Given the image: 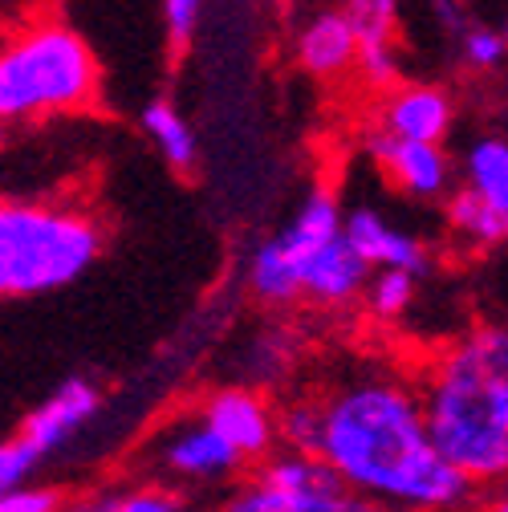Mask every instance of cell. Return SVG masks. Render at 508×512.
Returning <instances> with one entry per match:
<instances>
[{"instance_id":"cell-15","label":"cell","mask_w":508,"mask_h":512,"mask_svg":"<svg viewBox=\"0 0 508 512\" xmlns=\"http://www.w3.org/2000/svg\"><path fill=\"white\" fill-rule=\"evenodd\" d=\"M346 236L370 261V269H407L419 277H427V269H431L427 244L419 236L403 232L399 224H391L378 208H350L346 212Z\"/></svg>"},{"instance_id":"cell-10","label":"cell","mask_w":508,"mask_h":512,"mask_svg":"<svg viewBox=\"0 0 508 512\" xmlns=\"http://www.w3.org/2000/svg\"><path fill=\"white\" fill-rule=\"evenodd\" d=\"M159 456H163V468L187 484H220L228 476L240 472L244 456L236 447L200 415L196 423H183L175 427L163 443H159Z\"/></svg>"},{"instance_id":"cell-4","label":"cell","mask_w":508,"mask_h":512,"mask_svg":"<svg viewBox=\"0 0 508 512\" xmlns=\"http://www.w3.org/2000/svg\"><path fill=\"white\" fill-rule=\"evenodd\" d=\"M102 224L74 204L9 200L0 208V293L45 297L74 285L102 256Z\"/></svg>"},{"instance_id":"cell-27","label":"cell","mask_w":508,"mask_h":512,"mask_svg":"<svg viewBox=\"0 0 508 512\" xmlns=\"http://www.w3.org/2000/svg\"><path fill=\"white\" fill-rule=\"evenodd\" d=\"M488 512H508V488H504V492H500V496L488 504Z\"/></svg>"},{"instance_id":"cell-20","label":"cell","mask_w":508,"mask_h":512,"mask_svg":"<svg viewBox=\"0 0 508 512\" xmlns=\"http://www.w3.org/2000/svg\"><path fill=\"white\" fill-rule=\"evenodd\" d=\"M460 57L468 70L492 74L508 61V37L500 25H464L460 29Z\"/></svg>"},{"instance_id":"cell-1","label":"cell","mask_w":508,"mask_h":512,"mask_svg":"<svg viewBox=\"0 0 508 512\" xmlns=\"http://www.w3.org/2000/svg\"><path fill=\"white\" fill-rule=\"evenodd\" d=\"M309 407V456L387 512H456L472 500L476 484L435 447L419 387L387 370H354L309 395Z\"/></svg>"},{"instance_id":"cell-14","label":"cell","mask_w":508,"mask_h":512,"mask_svg":"<svg viewBox=\"0 0 508 512\" xmlns=\"http://www.w3.org/2000/svg\"><path fill=\"white\" fill-rule=\"evenodd\" d=\"M293 57L309 78H322V82L358 70V33H354L346 9L313 13L293 37Z\"/></svg>"},{"instance_id":"cell-16","label":"cell","mask_w":508,"mask_h":512,"mask_svg":"<svg viewBox=\"0 0 508 512\" xmlns=\"http://www.w3.org/2000/svg\"><path fill=\"white\" fill-rule=\"evenodd\" d=\"M143 135L155 143V151L175 167V171H192L200 159V139H196V126L183 118V110L167 98H151L139 114Z\"/></svg>"},{"instance_id":"cell-13","label":"cell","mask_w":508,"mask_h":512,"mask_svg":"<svg viewBox=\"0 0 508 512\" xmlns=\"http://www.w3.org/2000/svg\"><path fill=\"white\" fill-rule=\"evenodd\" d=\"M370 277H374L370 261L350 244V236L342 232L338 240H330L326 248H317L309 261H305L301 297L313 301V305H326V309H342V305L366 297Z\"/></svg>"},{"instance_id":"cell-7","label":"cell","mask_w":508,"mask_h":512,"mask_svg":"<svg viewBox=\"0 0 508 512\" xmlns=\"http://www.w3.org/2000/svg\"><path fill=\"white\" fill-rule=\"evenodd\" d=\"M366 151L403 196H411V200H448L452 196L456 163L443 151V143L399 139V135H387L374 126V135L366 139Z\"/></svg>"},{"instance_id":"cell-9","label":"cell","mask_w":508,"mask_h":512,"mask_svg":"<svg viewBox=\"0 0 508 512\" xmlns=\"http://www.w3.org/2000/svg\"><path fill=\"white\" fill-rule=\"evenodd\" d=\"M102 411V391H98V382L90 378H66L61 387L41 399L25 419H21V435L37 447L41 456H53L61 452L94 415Z\"/></svg>"},{"instance_id":"cell-2","label":"cell","mask_w":508,"mask_h":512,"mask_svg":"<svg viewBox=\"0 0 508 512\" xmlns=\"http://www.w3.org/2000/svg\"><path fill=\"white\" fill-rule=\"evenodd\" d=\"M435 447L476 488L508 484V326H480L419 382Z\"/></svg>"},{"instance_id":"cell-8","label":"cell","mask_w":508,"mask_h":512,"mask_svg":"<svg viewBox=\"0 0 508 512\" xmlns=\"http://www.w3.org/2000/svg\"><path fill=\"white\" fill-rule=\"evenodd\" d=\"M374 126L399 139L443 143L456 126V102L448 90H439L431 82H403V86H391L387 98L378 102Z\"/></svg>"},{"instance_id":"cell-25","label":"cell","mask_w":508,"mask_h":512,"mask_svg":"<svg viewBox=\"0 0 508 512\" xmlns=\"http://www.w3.org/2000/svg\"><path fill=\"white\" fill-rule=\"evenodd\" d=\"M427 5H431L435 21L443 29H464V5H460V0H427Z\"/></svg>"},{"instance_id":"cell-11","label":"cell","mask_w":508,"mask_h":512,"mask_svg":"<svg viewBox=\"0 0 508 512\" xmlns=\"http://www.w3.org/2000/svg\"><path fill=\"white\" fill-rule=\"evenodd\" d=\"M244 460H261L273 452V443L281 439V415L257 395V391H244V387H228L216 391L204 411H200Z\"/></svg>"},{"instance_id":"cell-5","label":"cell","mask_w":508,"mask_h":512,"mask_svg":"<svg viewBox=\"0 0 508 512\" xmlns=\"http://www.w3.org/2000/svg\"><path fill=\"white\" fill-rule=\"evenodd\" d=\"M342 232H346V212H342L338 196L330 187H313L301 200V208L293 212V220L277 236H269L265 244L252 248L248 269H244V281H248L252 297L265 301V305L301 301L305 261L317 248L338 240Z\"/></svg>"},{"instance_id":"cell-23","label":"cell","mask_w":508,"mask_h":512,"mask_svg":"<svg viewBox=\"0 0 508 512\" xmlns=\"http://www.w3.org/2000/svg\"><path fill=\"white\" fill-rule=\"evenodd\" d=\"M57 508H61V496L41 484H21L0 492V512H57Z\"/></svg>"},{"instance_id":"cell-28","label":"cell","mask_w":508,"mask_h":512,"mask_svg":"<svg viewBox=\"0 0 508 512\" xmlns=\"http://www.w3.org/2000/svg\"><path fill=\"white\" fill-rule=\"evenodd\" d=\"M500 29H504V37H508V13H504V21H500Z\"/></svg>"},{"instance_id":"cell-24","label":"cell","mask_w":508,"mask_h":512,"mask_svg":"<svg viewBox=\"0 0 508 512\" xmlns=\"http://www.w3.org/2000/svg\"><path fill=\"white\" fill-rule=\"evenodd\" d=\"M114 512H179V500L163 488H139V492L118 496Z\"/></svg>"},{"instance_id":"cell-18","label":"cell","mask_w":508,"mask_h":512,"mask_svg":"<svg viewBox=\"0 0 508 512\" xmlns=\"http://www.w3.org/2000/svg\"><path fill=\"white\" fill-rule=\"evenodd\" d=\"M443 212H448V228L472 248H492V244L508 240V216L496 212L488 200H480L464 183L443 200Z\"/></svg>"},{"instance_id":"cell-6","label":"cell","mask_w":508,"mask_h":512,"mask_svg":"<svg viewBox=\"0 0 508 512\" xmlns=\"http://www.w3.org/2000/svg\"><path fill=\"white\" fill-rule=\"evenodd\" d=\"M224 512H387L346 484L322 456L289 452L273 456L244 488L232 492Z\"/></svg>"},{"instance_id":"cell-12","label":"cell","mask_w":508,"mask_h":512,"mask_svg":"<svg viewBox=\"0 0 508 512\" xmlns=\"http://www.w3.org/2000/svg\"><path fill=\"white\" fill-rule=\"evenodd\" d=\"M346 17L358 33V74L374 90L399 82V0H346Z\"/></svg>"},{"instance_id":"cell-21","label":"cell","mask_w":508,"mask_h":512,"mask_svg":"<svg viewBox=\"0 0 508 512\" xmlns=\"http://www.w3.org/2000/svg\"><path fill=\"white\" fill-rule=\"evenodd\" d=\"M41 452L37 447L17 431L13 439L0 443V492H9V488H21L33 480V472L41 468Z\"/></svg>"},{"instance_id":"cell-26","label":"cell","mask_w":508,"mask_h":512,"mask_svg":"<svg viewBox=\"0 0 508 512\" xmlns=\"http://www.w3.org/2000/svg\"><path fill=\"white\" fill-rule=\"evenodd\" d=\"M118 508V496H82L74 504H61L57 512H114Z\"/></svg>"},{"instance_id":"cell-22","label":"cell","mask_w":508,"mask_h":512,"mask_svg":"<svg viewBox=\"0 0 508 512\" xmlns=\"http://www.w3.org/2000/svg\"><path fill=\"white\" fill-rule=\"evenodd\" d=\"M204 9H208V0H163V29L175 49L192 45V37L204 21Z\"/></svg>"},{"instance_id":"cell-3","label":"cell","mask_w":508,"mask_h":512,"mask_svg":"<svg viewBox=\"0 0 508 512\" xmlns=\"http://www.w3.org/2000/svg\"><path fill=\"white\" fill-rule=\"evenodd\" d=\"M102 70L90 41L57 13L21 21L0 53V114L37 122L82 114L98 102Z\"/></svg>"},{"instance_id":"cell-17","label":"cell","mask_w":508,"mask_h":512,"mask_svg":"<svg viewBox=\"0 0 508 512\" xmlns=\"http://www.w3.org/2000/svg\"><path fill=\"white\" fill-rule=\"evenodd\" d=\"M464 187H472L480 200H488L496 212L508 216V139L480 135L464 151Z\"/></svg>"},{"instance_id":"cell-19","label":"cell","mask_w":508,"mask_h":512,"mask_svg":"<svg viewBox=\"0 0 508 512\" xmlns=\"http://www.w3.org/2000/svg\"><path fill=\"white\" fill-rule=\"evenodd\" d=\"M419 273H407V269H374L370 285H366V305L378 322H399V317L415 305V293H419Z\"/></svg>"}]
</instances>
